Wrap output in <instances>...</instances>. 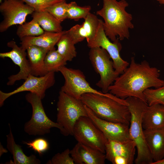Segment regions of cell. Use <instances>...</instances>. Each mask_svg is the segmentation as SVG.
Here are the masks:
<instances>
[{
    "label": "cell",
    "mask_w": 164,
    "mask_h": 164,
    "mask_svg": "<svg viewBox=\"0 0 164 164\" xmlns=\"http://www.w3.org/2000/svg\"><path fill=\"white\" fill-rule=\"evenodd\" d=\"M84 105L88 117L102 132L108 140L123 141L131 139L129 134V125L102 119Z\"/></svg>",
    "instance_id": "obj_15"
},
{
    "label": "cell",
    "mask_w": 164,
    "mask_h": 164,
    "mask_svg": "<svg viewBox=\"0 0 164 164\" xmlns=\"http://www.w3.org/2000/svg\"><path fill=\"white\" fill-rule=\"evenodd\" d=\"M45 31L39 24L34 19L19 25L16 31V34L20 38L28 36H38Z\"/></svg>",
    "instance_id": "obj_25"
},
{
    "label": "cell",
    "mask_w": 164,
    "mask_h": 164,
    "mask_svg": "<svg viewBox=\"0 0 164 164\" xmlns=\"http://www.w3.org/2000/svg\"><path fill=\"white\" fill-rule=\"evenodd\" d=\"M70 154L76 164H104L106 159L104 153L78 142Z\"/></svg>",
    "instance_id": "obj_16"
},
{
    "label": "cell",
    "mask_w": 164,
    "mask_h": 164,
    "mask_svg": "<svg viewBox=\"0 0 164 164\" xmlns=\"http://www.w3.org/2000/svg\"><path fill=\"white\" fill-rule=\"evenodd\" d=\"M89 56L94 70L100 76L96 85L103 93H108L109 87L119 75L115 70L113 61L107 52L100 47L90 48Z\"/></svg>",
    "instance_id": "obj_7"
},
{
    "label": "cell",
    "mask_w": 164,
    "mask_h": 164,
    "mask_svg": "<svg viewBox=\"0 0 164 164\" xmlns=\"http://www.w3.org/2000/svg\"><path fill=\"white\" fill-rule=\"evenodd\" d=\"M91 7L90 5L80 6L75 1L68 3L67 19L78 21L81 19H84L90 12Z\"/></svg>",
    "instance_id": "obj_26"
},
{
    "label": "cell",
    "mask_w": 164,
    "mask_h": 164,
    "mask_svg": "<svg viewBox=\"0 0 164 164\" xmlns=\"http://www.w3.org/2000/svg\"><path fill=\"white\" fill-rule=\"evenodd\" d=\"M10 131L6 136L7 148L12 155L13 161L9 164H40V160L34 155L27 156L23 152L21 146L15 142L10 124Z\"/></svg>",
    "instance_id": "obj_21"
},
{
    "label": "cell",
    "mask_w": 164,
    "mask_h": 164,
    "mask_svg": "<svg viewBox=\"0 0 164 164\" xmlns=\"http://www.w3.org/2000/svg\"><path fill=\"white\" fill-rule=\"evenodd\" d=\"M102 1V8L97 11L96 14L104 20L103 27L106 35L112 42L118 39H128L129 29L134 28L132 15L126 10L128 3L125 0Z\"/></svg>",
    "instance_id": "obj_2"
},
{
    "label": "cell",
    "mask_w": 164,
    "mask_h": 164,
    "mask_svg": "<svg viewBox=\"0 0 164 164\" xmlns=\"http://www.w3.org/2000/svg\"><path fill=\"white\" fill-rule=\"evenodd\" d=\"M57 105L56 122L64 129L66 136L73 135L77 121L81 117L88 116L84 105L80 100L60 91Z\"/></svg>",
    "instance_id": "obj_6"
},
{
    "label": "cell",
    "mask_w": 164,
    "mask_h": 164,
    "mask_svg": "<svg viewBox=\"0 0 164 164\" xmlns=\"http://www.w3.org/2000/svg\"><path fill=\"white\" fill-rule=\"evenodd\" d=\"M3 0H0V3H2V1Z\"/></svg>",
    "instance_id": "obj_36"
},
{
    "label": "cell",
    "mask_w": 164,
    "mask_h": 164,
    "mask_svg": "<svg viewBox=\"0 0 164 164\" xmlns=\"http://www.w3.org/2000/svg\"><path fill=\"white\" fill-rule=\"evenodd\" d=\"M59 71L65 80L60 91L75 98L80 100L82 95L86 93L100 94L104 93L93 88L86 80L83 72L80 70L64 66L60 68Z\"/></svg>",
    "instance_id": "obj_10"
},
{
    "label": "cell",
    "mask_w": 164,
    "mask_h": 164,
    "mask_svg": "<svg viewBox=\"0 0 164 164\" xmlns=\"http://www.w3.org/2000/svg\"><path fill=\"white\" fill-rule=\"evenodd\" d=\"M23 143L38 153L40 155H42L49 148V144L44 138H39L31 141L23 142Z\"/></svg>",
    "instance_id": "obj_30"
},
{
    "label": "cell",
    "mask_w": 164,
    "mask_h": 164,
    "mask_svg": "<svg viewBox=\"0 0 164 164\" xmlns=\"http://www.w3.org/2000/svg\"><path fill=\"white\" fill-rule=\"evenodd\" d=\"M136 149L131 139L123 141L108 140L105 145L106 159L113 164H132Z\"/></svg>",
    "instance_id": "obj_13"
},
{
    "label": "cell",
    "mask_w": 164,
    "mask_h": 164,
    "mask_svg": "<svg viewBox=\"0 0 164 164\" xmlns=\"http://www.w3.org/2000/svg\"><path fill=\"white\" fill-rule=\"evenodd\" d=\"M24 83L13 91L4 92L0 91V107L5 101L11 96L19 92L28 91L36 94L42 99L45 97L46 90L55 83V72H50L42 76L37 77L29 74Z\"/></svg>",
    "instance_id": "obj_12"
},
{
    "label": "cell",
    "mask_w": 164,
    "mask_h": 164,
    "mask_svg": "<svg viewBox=\"0 0 164 164\" xmlns=\"http://www.w3.org/2000/svg\"><path fill=\"white\" fill-rule=\"evenodd\" d=\"M66 33L69 35L75 44L83 41L87 38V33L82 25L77 24L68 30Z\"/></svg>",
    "instance_id": "obj_31"
},
{
    "label": "cell",
    "mask_w": 164,
    "mask_h": 164,
    "mask_svg": "<svg viewBox=\"0 0 164 164\" xmlns=\"http://www.w3.org/2000/svg\"><path fill=\"white\" fill-rule=\"evenodd\" d=\"M68 5L65 0L49 6L44 10L49 12L61 23L67 19Z\"/></svg>",
    "instance_id": "obj_28"
},
{
    "label": "cell",
    "mask_w": 164,
    "mask_h": 164,
    "mask_svg": "<svg viewBox=\"0 0 164 164\" xmlns=\"http://www.w3.org/2000/svg\"><path fill=\"white\" fill-rule=\"evenodd\" d=\"M47 164H74L73 160L70 155V150L67 149L61 153H58L49 160Z\"/></svg>",
    "instance_id": "obj_32"
},
{
    "label": "cell",
    "mask_w": 164,
    "mask_h": 164,
    "mask_svg": "<svg viewBox=\"0 0 164 164\" xmlns=\"http://www.w3.org/2000/svg\"><path fill=\"white\" fill-rule=\"evenodd\" d=\"M103 22L100 19L96 33L92 39L87 42V46L90 48L100 47L105 50L113 61L115 72L120 75L123 73L129 63L123 60L120 56L122 46L119 39L112 42L106 35L103 29Z\"/></svg>",
    "instance_id": "obj_9"
},
{
    "label": "cell",
    "mask_w": 164,
    "mask_h": 164,
    "mask_svg": "<svg viewBox=\"0 0 164 164\" xmlns=\"http://www.w3.org/2000/svg\"><path fill=\"white\" fill-rule=\"evenodd\" d=\"M143 132L153 162L163 159L164 158V128L144 129Z\"/></svg>",
    "instance_id": "obj_17"
},
{
    "label": "cell",
    "mask_w": 164,
    "mask_h": 164,
    "mask_svg": "<svg viewBox=\"0 0 164 164\" xmlns=\"http://www.w3.org/2000/svg\"><path fill=\"white\" fill-rule=\"evenodd\" d=\"M32 17L45 32H59L63 31L61 23L45 10L34 11Z\"/></svg>",
    "instance_id": "obj_22"
},
{
    "label": "cell",
    "mask_w": 164,
    "mask_h": 164,
    "mask_svg": "<svg viewBox=\"0 0 164 164\" xmlns=\"http://www.w3.org/2000/svg\"><path fill=\"white\" fill-rule=\"evenodd\" d=\"M31 70V74L37 77L47 73L44 67V60L49 51L44 48L31 46L26 49Z\"/></svg>",
    "instance_id": "obj_20"
},
{
    "label": "cell",
    "mask_w": 164,
    "mask_h": 164,
    "mask_svg": "<svg viewBox=\"0 0 164 164\" xmlns=\"http://www.w3.org/2000/svg\"><path fill=\"white\" fill-rule=\"evenodd\" d=\"M148 105L156 104L164 105V86L153 89L148 88L144 92Z\"/></svg>",
    "instance_id": "obj_27"
},
{
    "label": "cell",
    "mask_w": 164,
    "mask_h": 164,
    "mask_svg": "<svg viewBox=\"0 0 164 164\" xmlns=\"http://www.w3.org/2000/svg\"><path fill=\"white\" fill-rule=\"evenodd\" d=\"M80 100L99 118L105 120L130 125L131 114L125 99L109 93H86Z\"/></svg>",
    "instance_id": "obj_3"
},
{
    "label": "cell",
    "mask_w": 164,
    "mask_h": 164,
    "mask_svg": "<svg viewBox=\"0 0 164 164\" xmlns=\"http://www.w3.org/2000/svg\"><path fill=\"white\" fill-rule=\"evenodd\" d=\"M7 46L11 48L12 50L8 52L0 53V57L2 58H10L20 68L19 71L17 73L12 75L8 77L9 81L7 85L10 86L13 85L16 81L21 80H25L31 74V70L28 60L26 58V50L21 46H18L13 40L8 42Z\"/></svg>",
    "instance_id": "obj_14"
},
{
    "label": "cell",
    "mask_w": 164,
    "mask_h": 164,
    "mask_svg": "<svg viewBox=\"0 0 164 164\" xmlns=\"http://www.w3.org/2000/svg\"><path fill=\"white\" fill-rule=\"evenodd\" d=\"M34 9L22 0H4L0 5L3 20L0 24V32L6 31L11 26L25 23L27 16Z\"/></svg>",
    "instance_id": "obj_11"
},
{
    "label": "cell",
    "mask_w": 164,
    "mask_h": 164,
    "mask_svg": "<svg viewBox=\"0 0 164 164\" xmlns=\"http://www.w3.org/2000/svg\"><path fill=\"white\" fill-rule=\"evenodd\" d=\"M142 124L144 129L164 128V105H148L142 115Z\"/></svg>",
    "instance_id": "obj_19"
},
{
    "label": "cell",
    "mask_w": 164,
    "mask_h": 164,
    "mask_svg": "<svg viewBox=\"0 0 164 164\" xmlns=\"http://www.w3.org/2000/svg\"><path fill=\"white\" fill-rule=\"evenodd\" d=\"M82 24L87 34V42L95 36L99 23V20L95 15L90 12L84 19Z\"/></svg>",
    "instance_id": "obj_29"
},
{
    "label": "cell",
    "mask_w": 164,
    "mask_h": 164,
    "mask_svg": "<svg viewBox=\"0 0 164 164\" xmlns=\"http://www.w3.org/2000/svg\"><path fill=\"white\" fill-rule=\"evenodd\" d=\"M73 136L78 142L105 154V145L108 139L88 116L81 117L77 121Z\"/></svg>",
    "instance_id": "obj_8"
},
{
    "label": "cell",
    "mask_w": 164,
    "mask_h": 164,
    "mask_svg": "<svg viewBox=\"0 0 164 164\" xmlns=\"http://www.w3.org/2000/svg\"><path fill=\"white\" fill-rule=\"evenodd\" d=\"M66 32V30L59 32H45L38 36L21 38V46L26 50L29 46L33 45L44 48L48 51L52 50L55 49V46Z\"/></svg>",
    "instance_id": "obj_18"
},
{
    "label": "cell",
    "mask_w": 164,
    "mask_h": 164,
    "mask_svg": "<svg viewBox=\"0 0 164 164\" xmlns=\"http://www.w3.org/2000/svg\"><path fill=\"white\" fill-rule=\"evenodd\" d=\"M26 4L33 8L35 11L44 10L47 7L66 0H22Z\"/></svg>",
    "instance_id": "obj_33"
},
{
    "label": "cell",
    "mask_w": 164,
    "mask_h": 164,
    "mask_svg": "<svg viewBox=\"0 0 164 164\" xmlns=\"http://www.w3.org/2000/svg\"><path fill=\"white\" fill-rule=\"evenodd\" d=\"M160 4L164 5V0H156Z\"/></svg>",
    "instance_id": "obj_35"
},
{
    "label": "cell",
    "mask_w": 164,
    "mask_h": 164,
    "mask_svg": "<svg viewBox=\"0 0 164 164\" xmlns=\"http://www.w3.org/2000/svg\"><path fill=\"white\" fill-rule=\"evenodd\" d=\"M160 76L159 70L151 67L147 61L137 63L132 57L128 67L109 87V91L122 99L133 97L146 102L144 94L146 89L164 86V80Z\"/></svg>",
    "instance_id": "obj_1"
},
{
    "label": "cell",
    "mask_w": 164,
    "mask_h": 164,
    "mask_svg": "<svg viewBox=\"0 0 164 164\" xmlns=\"http://www.w3.org/2000/svg\"><path fill=\"white\" fill-rule=\"evenodd\" d=\"M128 104L131 114L129 127L130 138L136 145L137 156L134 161L136 164H152L153 162L146 144L142 124L143 113L148 105L146 102L133 97L125 99Z\"/></svg>",
    "instance_id": "obj_4"
},
{
    "label": "cell",
    "mask_w": 164,
    "mask_h": 164,
    "mask_svg": "<svg viewBox=\"0 0 164 164\" xmlns=\"http://www.w3.org/2000/svg\"><path fill=\"white\" fill-rule=\"evenodd\" d=\"M57 51L67 62L72 61L76 57L77 52L75 43L66 33L60 38L56 44Z\"/></svg>",
    "instance_id": "obj_23"
},
{
    "label": "cell",
    "mask_w": 164,
    "mask_h": 164,
    "mask_svg": "<svg viewBox=\"0 0 164 164\" xmlns=\"http://www.w3.org/2000/svg\"><path fill=\"white\" fill-rule=\"evenodd\" d=\"M67 61L56 49L49 51L44 60V67L47 73L59 71L60 68L65 66Z\"/></svg>",
    "instance_id": "obj_24"
},
{
    "label": "cell",
    "mask_w": 164,
    "mask_h": 164,
    "mask_svg": "<svg viewBox=\"0 0 164 164\" xmlns=\"http://www.w3.org/2000/svg\"><path fill=\"white\" fill-rule=\"evenodd\" d=\"M152 164H164V158L159 161L155 162H153Z\"/></svg>",
    "instance_id": "obj_34"
},
{
    "label": "cell",
    "mask_w": 164,
    "mask_h": 164,
    "mask_svg": "<svg viewBox=\"0 0 164 164\" xmlns=\"http://www.w3.org/2000/svg\"><path fill=\"white\" fill-rule=\"evenodd\" d=\"M25 98L31 105L32 114L31 118L24 126V130L29 135H42L50 133L53 128L59 129L61 133L66 136L63 128L57 122L51 120L47 116L43 107L41 98L38 95L29 92Z\"/></svg>",
    "instance_id": "obj_5"
}]
</instances>
